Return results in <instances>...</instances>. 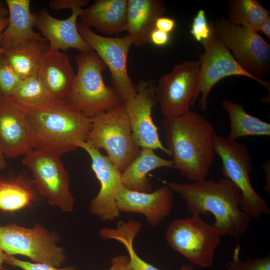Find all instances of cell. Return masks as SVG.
<instances>
[{
  "mask_svg": "<svg viewBox=\"0 0 270 270\" xmlns=\"http://www.w3.org/2000/svg\"><path fill=\"white\" fill-rule=\"evenodd\" d=\"M162 182L184 200L192 214L211 213L215 218L212 224L221 236L239 238L248 230L252 218L240 209V192L230 180Z\"/></svg>",
  "mask_w": 270,
  "mask_h": 270,
  "instance_id": "obj_1",
  "label": "cell"
},
{
  "mask_svg": "<svg viewBox=\"0 0 270 270\" xmlns=\"http://www.w3.org/2000/svg\"><path fill=\"white\" fill-rule=\"evenodd\" d=\"M166 148L173 158V168L192 182L206 179L214 157V126L205 116L193 112L164 118Z\"/></svg>",
  "mask_w": 270,
  "mask_h": 270,
  "instance_id": "obj_2",
  "label": "cell"
},
{
  "mask_svg": "<svg viewBox=\"0 0 270 270\" xmlns=\"http://www.w3.org/2000/svg\"><path fill=\"white\" fill-rule=\"evenodd\" d=\"M32 128L34 149L60 157L86 142L92 120L66 102L24 108Z\"/></svg>",
  "mask_w": 270,
  "mask_h": 270,
  "instance_id": "obj_3",
  "label": "cell"
},
{
  "mask_svg": "<svg viewBox=\"0 0 270 270\" xmlns=\"http://www.w3.org/2000/svg\"><path fill=\"white\" fill-rule=\"evenodd\" d=\"M75 60L77 72L66 103L91 118L123 102L106 84L102 72L107 68L94 51L80 52Z\"/></svg>",
  "mask_w": 270,
  "mask_h": 270,
  "instance_id": "obj_4",
  "label": "cell"
},
{
  "mask_svg": "<svg viewBox=\"0 0 270 270\" xmlns=\"http://www.w3.org/2000/svg\"><path fill=\"white\" fill-rule=\"evenodd\" d=\"M91 120L92 128L86 142L98 150L104 149L114 166L122 172L141 150L133 140L124 102Z\"/></svg>",
  "mask_w": 270,
  "mask_h": 270,
  "instance_id": "obj_5",
  "label": "cell"
},
{
  "mask_svg": "<svg viewBox=\"0 0 270 270\" xmlns=\"http://www.w3.org/2000/svg\"><path fill=\"white\" fill-rule=\"evenodd\" d=\"M60 237L40 224L26 228L12 223L0 226V248L6 254L22 255L34 262L60 268L66 262L64 250L58 246Z\"/></svg>",
  "mask_w": 270,
  "mask_h": 270,
  "instance_id": "obj_6",
  "label": "cell"
},
{
  "mask_svg": "<svg viewBox=\"0 0 270 270\" xmlns=\"http://www.w3.org/2000/svg\"><path fill=\"white\" fill-rule=\"evenodd\" d=\"M216 34L238 64L270 92L264 78L270 72V45L258 32L230 22L223 16L213 22Z\"/></svg>",
  "mask_w": 270,
  "mask_h": 270,
  "instance_id": "obj_7",
  "label": "cell"
},
{
  "mask_svg": "<svg viewBox=\"0 0 270 270\" xmlns=\"http://www.w3.org/2000/svg\"><path fill=\"white\" fill-rule=\"evenodd\" d=\"M213 146L214 153L222 160L224 178L230 180L240 192V209L254 218L262 214H269L270 210L264 200L257 194L251 184L250 173L252 170V159L245 145L216 134Z\"/></svg>",
  "mask_w": 270,
  "mask_h": 270,
  "instance_id": "obj_8",
  "label": "cell"
},
{
  "mask_svg": "<svg viewBox=\"0 0 270 270\" xmlns=\"http://www.w3.org/2000/svg\"><path fill=\"white\" fill-rule=\"evenodd\" d=\"M220 233L201 216L173 220L168 227L166 238L170 246L192 263L203 268L213 264L215 250L220 242Z\"/></svg>",
  "mask_w": 270,
  "mask_h": 270,
  "instance_id": "obj_9",
  "label": "cell"
},
{
  "mask_svg": "<svg viewBox=\"0 0 270 270\" xmlns=\"http://www.w3.org/2000/svg\"><path fill=\"white\" fill-rule=\"evenodd\" d=\"M60 158L34 149L24 155L22 163L31 170L39 194L50 205L68 212L74 208V199L70 190L68 172Z\"/></svg>",
  "mask_w": 270,
  "mask_h": 270,
  "instance_id": "obj_10",
  "label": "cell"
},
{
  "mask_svg": "<svg viewBox=\"0 0 270 270\" xmlns=\"http://www.w3.org/2000/svg\"><path fill=\"white\" fill-rule=\"evenodd\" d=\"M82 39L105 64L110 73L111 87L123 102L134 98L137 92L136 85L129 76L127 61L133 44L130 38H109L94 33L82 22L77 24Z\"/></svg>",
  "mask_w": 270,
  "mask_h": 270,
  "instance_id": "obj_11",
  "label": "cell"
},
{
  "mask_svg": "<svg viewBox=\"0 0 270 270\" xmlns=\"http://www.w3.org/2000/svg\"><path fill=\"white\" fill-rule=\"evenodd\" d=\"M200 80L198 61L186 60L162 75L156 86L158 102L164 118L184 114L196 99Z\"/></svg>",
  "mask_w": 270,
  "mask_h": 270,
  "instance_id": "obj_12",
  "label": "cell"
},
{
  "mask_svg": "<svg viewBox=\"0 0 270 270\" xmlns=\"http://www.w3.org/2000/svg\"><path fill=\"white\" fill-rule=\"evenodd\" d=\"M210 24L211 33L208 39L200 42L204 50L198 54V60L200 64V80L196 98L201 95L198 106L202 111L208 108V98L212 88L225 78L242 76L261 84L258 80L241 67L222 42L216 34L213 21Z\"/></svg>",
  "mask_w": 270,
  "mask_h": 270,
  "instance_id": "obj_13",
  "label": "cell"
},
{
  "mask_svg": "<svg viewBox=\"0 0 270 270\" xmlns=\"http://www.w3.org/2000/svg\"><path fill=\"white\" fill-rule=\"evenodd\" d=\"M156 86L154 80L138 82L136 96L124 102L125 110L135 144L141 148L160 150L172 156L162 144L152 117V109L158 104Z\"/></svg>",
  "mask_w": 270,
  "mask_h": 270,
  "instance_id": "obj_14",
  "label": "cell"
},
{
  "mask_svg": "<svg viewBox=\"0 0 270 270\" xmlns=\"http://www.w3.org/2000/svg\"><path fill=\"white\" fill-rule=\"evenodd\" d=\"M78 148L88 153L91 160V168L99 181L100 188L90 204V212L101 220L112 221L120 216L116 200L124 187L122 172L107 156L92 146L88 142H80Z\"/></svg>",
  "mask_w": 270,
  "mask_h": 270,
  "instance_id": "obj_15",
  "label": "cell"
},
{
  "mask_svg": "<svg viewBox=\"0 0 270 270\" xmlns=\"http://www.w3.org/2000/svg\"><path fill=\"white\" fill-rule=\"evenodd\" d=\"M0 144L6 158L24 156L34 150L33 134L25 110L0 93Z\"/></svg>",
  "mask_w": 270,
  "mask_h": 270,
  "instance_id": "obj_16",
  "label": "cell"
},
{
  "mask_svg": "<svg viewBox=\"0 0 270 270\" xmlns=\"http://www.w3.org/2000/svg\"><path fill=\"white\" fill-rule=\"evenodd\" d=\"M174 200V192L166 184L150 192L132 190L124 186L118 194L116 204L120 212L142 214L148 224L156 227L170 214Z\"/></svg>",
  "mask_w": 270,
  "mask_h": 270,
  "instance_id": "obj_17",
  "label": "cell"
},
{
  "mask_svg": "<svg viewBox=\"0 0 270 270\" xmlns=\"http://www.w3.org/2000/svg\"><path fill=\"white\" fill-rule=\"evenodd\" d=\"M82 8L72 10L65 20L57 19L44 9L36 14L35 26L49 43L50 50H66L74 48L80 52L92 50L82 39L77 27V20Z\"/></svg>",
  "mask_w": 270,
  "mask_h": 270,
  "instance_id": "obj_18",
  "label": "cell"
},
{
  "mask_svg": "<svg viewBox=\"0 0 270 270\" xmlns=\"http://www.w3.org/2000/svg\"><path fill=\"white\" fill-rule=\"evenodd\" d=\"M52 102H65L76 76L68 57L60 50H49L43 56L37 73Z\"/></svg>",
  "mask_w": 270,
  "mask_h": 270,
  "instance_id": "obj_19",
  "label": "cell"
},
{
  "mask_svg": "<svg viewBox=\"0 0 270 270\" xmlns=\"http://www.w3.org/2000/svg\"><path fill=\"white\" fill-rule=\"evenodd\" d=\"M9 16L8 22L4 30L0 46L4 50L22 47L30 40L44 37L36 32V14L30 10V0H6Z\"/></svg>",
  "mask_w": 270,
  "mask_h": 270,
  "instance_id": "obj_20",
  "label": "cell"
},
{
  "mask_svg": "<svg viewBox=\"0 0 270 270\" xmlns=\"http://www.w3.org/2000/svg\"><path fill=\"white\" fill-rule=\"evenodd\" d=\"M166 11L160 0H128L126 32L133 44L140 46L150 43L156 20Z\"/></svg>",
  "mask_w": 270,
  "mask_h": 270,
  "instance_id": "obj_21",
  "label": "cell"
},
{
  "mask_svg": "<svg viewBox=\"0 0 270 270\" xmlns=\"http://www.w3.org/2000/svg\"><path fill=\"white\" fill-rule=\"evenodd\" d=\"M128 0H96L80 10L82 22L102 33L116 34L126 31Z\"/></svg>",
  "mask_w": 270,
  "mask_h": 270,
  "instance_id": "obj_22",
  "label": "cell"
},
{
  "mask_svg": "<svg viewBox=\"0 0 270 270\" xmlns=\"http://www.w3.org/2000/svg\"><path fill=\"white\" fill-rule=\"evenodd\" d=\"M173 166L172 160L158 156L151 148H142L138 156L122 172L123 186L132 190L150 192L152 185L147 176L148 173L158 168Z\"/></svg>",
  "mask_w": 270,
  "mask_h": 270,
  "instance_id": "obj_23",
  "label": "cell"
},
{
  "mask_svg": "<svg viewBox=\"0 0 270 270\" xmlns=\"http://www.w3.org/2000/svg\"><path fill=\"white\" fill-rule=\"evenodd\" d=\"M38 194L32 180L22 174L0 177V212L14 213L29 208Z\"/></svg>",
  "mask_w": 270,
  "mask_h": 270,
  "instance_id": "obj_24",
  "label": "cell"
},
{
  "mask_svg": "<svg viewBox=\"0 0 270 270\" xmlns=\"http://www.w3.org/2000/svg\"><path fill=\"white\" fill-rule=\"evenodd\" d=\"M49 50L48 42L44 37L30 40L18 48L4 50L2 54L23 79L37 74L42 58Z\"/></svg>",
  "mask_w": 270,
  "mask_h": 270,
  "instance_id": "obj_25",
  "label": "cell"
},
{
  "mask_svg": "<svg viewBox=\"0 0 270 270\" xmlns=\"http://www.w3.org/2000/svg\"><path fill=\"white\" fill-rule=\"evenodd\" d=\"M222 107L228 112L230 132L226 138L230 140L248 136H269L270 124L248 114L244 105L224 100Z\"/></svg>",
  "mask_w": 270,
  "mask_h": 270,
  "instance_id": "obj_26",
  "label": "cell"
},
{
  "mask_svg": "<svg viewBox=\"0 0 270 270\" xmlns=\"http://www.w3.org/2000/svg\"><path fill=\"white\" fill-rule=\"evenodd\" d=\"M141 228L142 224L140 222L132 220L119 224L116 228H102L99 234L103 240H114L124 246L134 270H160L142 259L134 249V240ZM180 270H194V268L192 264H184Z\"/></svg>",
  "mask_w": 270,
  "mask_h": 270,
  "instance_id": "obj_27",
  "label": "cell"
},
{
  "mask_svg": "<svg viewBox=\"0 0 270 270\" xmlns=\"http://www.w3.org/2000/svg\"><path fill=\"white\" fill-rule=\"evenodd\" d=\"M228 20L248 30L258 32L270 12L258 0H229Z\"/></svg>",
  "mask_w": 270,
  "mask_h": 270,
  "instance_id": "obj_28",
  "label": "cell"
},
{
  "mask_svg": "<svg viewBox=\"0 0 270 270\" xmlns=\"http://www.w3.org/2000/svg\"><path fill=\"white\" fill-rule=\"evenodd\" d=\"M8 96L24 108H39L52 102L38 74L22 79Z\"/></svg>",
  "mask_w": 270,
  "mask_h": 270,
  "instance_id": "obj_29",
  "label": "cell"
},
{
  "mask_svg": "<svg viewBox=\"0 0 270 270\" xmlns=\"http://www.w3.org/2000/svg\"><path fill=\"white\" fill-rule=\"evenodd\" d=\"M22 78L4 56L0 54V93L10 96Z\"/></svg>",
  "mask_w": 270,
  "mask_h": 270,
  "instance_id": "obj_30",
  "label": "cell"
},
{
  "mask_svg": "<svg viewBox=\"0 0 270 270\" xmlns=\"http://www.w3.org/2000/svg\"><path fill=\"white\" fill-rule=\"evenodd\" d=\"M240 250V246L238 244L234 251L232 260L226 264L228 270H270V255L241 261L239 258Z\"/></svg>",
  "mask_w": 270,
  "mask_h": 270,
  "instance_id": "obj_31",
  "label": "cell"
},
{
  "mask_svg": "<svg viewBox=\"0 0 270 270\" xmlns=\"http://www.w3.org/2000/svg\"><path fill=\"white\" fill-rule=\"evenodd\" d=\"M211 30V26L207 22L205 11L199 10L193 18L190 34L196 42H201L209 38Z\"/></svg>",
  "mask_w": 270,
  "mask_h": 270,
  "instance_id": "obj_32",
  "label": "cell"
},
{
  "mask_svg": "<svg viewBox=\"0 0 270 270\" xmlns=\"http://www.w3.org/2000/svg\"><path fill=\"white\" fill-rule=\"evenodd\" d=\"M4 262L22 270H76L74 266L57 268L46 264L22 260L6 254L5 255Z\"/></svg>",
  "mask_w": 270,
  "mask_h": 270,
  "instance_id": "obj_33",
  "label": "cell"
},
{
  "mask_svg": "<svg viewBox=\"0 0 270 270\" xmlns=\"http://www.w3.org/2000/svg\"><path fill=\"white\" fill-rule=\"evenodd\" d=\"M89 3L88 0H51L48 2L50 7L55 10L66 8H82Z\"/></svg>",
  "mask_w": 270,
  "mask_h": 270,
  "instance_id": "obj_34",
  "label": "cell"
},
{
  "mask_svg": "<svg viewBox=\"0 0 270 270\" xmlns=\"http://www.w3.org/2000/svg\"><path fill=\"white\" fill-rule=\"evenodd\" d=\"M108 270H134L128 256L118 255L111 259V266Z\"/></svg>",
  "mask_w": 270,
  "mask_h": 270,
  "instance_id": "obj_35",
  "label": "cell"
},
{
  "mask_svg": "<svg viewBox=\"0 0 270 270\" xmlns=\"http://www.w3.org/2000/svg\"><path fill=\"white\" fill-rule=\"evenodd\" d=\"M176 26L174 18L167 16H160L157 18L155 22V28L170 34Z\"/></svg>",
  "mask_w": 270,
  "mask_h": 270,
  "instance_id": "obj_36",
  "label": "cell"
},
{
  "mask_svg": "<svg viewBox=\"0 0 270 270\" xmlns=\"http://www.w3.org/2000/svg\"><path fill=\"white\" fill-rule=\"evenodd\" d=\"M170 40V34L154 29L150 35V43L158 46H164L168 44Z\"/></svg>",
  "mask_w": 270,
  "mask_h": 270,
  "instance_id": "obj_37",
  "label": "cell"
},
{
  "mask_svg": "<svg viewBox=\"0 0 270 270\" xmlns=\"http://www.w3.org/2000/svg\"><path fill=\"white\" fill-rule=\"evenodd\" d=\"M258 31L270 39V17L268 18L260 26Z\"/></svg>",
  "mask_w": 270,
  "mask_h": 270,
  "instance_id": "obj_38",
  "label": "cell"
},
{
  "mask_svg": "<svg viewBox=\"0 0 270 270\" xmlns=\"http://www.w3.org/2000/svg\"><path fill=\"white\" fill-rule=\"evenodd\" d=\"M8 22V18H0V42L2 34L6 28ZM4 49L0 46V54H2Z\"/></svg>",
  "mask_w": 270,
  "mask_h": 270,
  "instance_id": "obj_39",
  "label": "cell"
},
{
  "mask_svg": "<svg viewBox=\"0 0 270 270\" xmlns=\"http://www.w3.org/2000/svg\"><path fill=\"white\" fill-rule=\"evenodd\" d=\"M6 158L2 146L0 144V170H4L7 166Z\"/></svg>",
  "mask_w": 270,
  "mask_h": 270,
  "instance_id": "obj_40",
  "label": "cell"
},
{
  "mask_svg": "<svg viewBox=\"0 0 270 270\" xmlns=\"http://www.w3.org/2000/svg\"><path fill=\"white\" fill-rule=\"evenodd\" d=\"M264 172H265L266 175V185L264 188L265 190L270 194V182L268 181V176H270V174H268V172H270V166H268V163H266L263 166Z\"/></svg>",
  "mask_w": 270,
  "mask_h": 270,
  "instance_id": "obj_41",
  "label": "cell"
},
{
  "mask_svg": "<svg viewBox=\"0 0 270 270\" xmlns=\"http://www.w3.org/2000/svg\"><path fill=\"white\" fill-rule=\"evenodd\" d=\"M8 14V8H5L3 2H0V18H6Z\"/></svg>",
  "mask_w": 270,
  "mask_h": 270,
  "instance_id": "obj_42",
  "label": "cell"
},
{
  "mask_svg": "<svg viewBox=\"0 0 270 270\" xmlns=\"http://www.w3.org/2000/svg\"><path fill=\"white\" fill-rule=\"evenodd\" d=\"M6 253L0 248V270H7L4 266Z\"/></svg>",
  "mask_w": 270,
  "mask_h": 270,
  "instance_id": "obj_43",
  "label": "cell"
}]
</instances>
